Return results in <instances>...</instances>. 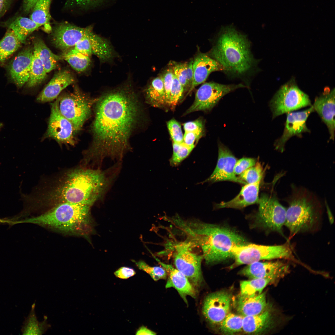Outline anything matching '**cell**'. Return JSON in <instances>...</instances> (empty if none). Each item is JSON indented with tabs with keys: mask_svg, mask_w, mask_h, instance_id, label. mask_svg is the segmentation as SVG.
I'll use <instances>...</instances> for the list:
<instances>
[{
	"mask_svg": "<svg viewBox=\"0 0 335 335\" xmlns=\"http://www.w3.org/2000/svg\"><path fill=\"white\" fill-rule=\"evenodd\" d=\"M96 102L92 142L84 154L86 165L107 157L121 159L130 149L129 139L142 112L139 100L129 85L105 93Z\"/></svg>",
	"mask_w": 335,
	"mask_h": 335,
	"instance_id": "obj_1",
	"label": "cell"
},
{
	"mask_svg": "<svg viewBox=\"0 0 335 335\" xmlns=\"http://www.w3.org/2000/svg\"><path fill=\"white\" fill-rule=\"evenodd\" d=\"M115 175L111 168L104 171L84 168L70 169L44 185L30 199L35 208H46L45 211L65 203L92 206L104 196Z\"/></svg>",
	"mask_w": 335,
	"mask_h": 335,
	"instance_id": "obj_2",
	"label": "cell"
},
{
	"mask_svg": "<svg viewBox=\"0 0 335 335\" xmlns=\"http://www.w3.org/2000/svg\"><path fill=\"white\" fill-rule=\"evenodd\" d=\"M170 223L193 246H198L206 264L212 265L233 259L232 248L249 243L243 236L228 227L196 219L173 216Z\"/></svg>",
	"mask_w": 335,
	"mask_h": 335,
	"instance_id": "obj_3",
	"label": "cell"
},
{
	"mask_svg": "<svg viewBox=\"0 0 335 335\" xmlns=\"http://www.w3.org/2000/svg\"><path fill=\"white\" fill-rule=\"evenodd\" d=\"M209 54L222 66L224 72L236 77L248 74L256 63L248 40L231 26L221 29Z\"/></svg>",
	"mask_w": 335,
	"mask_h": 335,
	"instance_id": "obj_4",
	"label": "cell"
},
{
	"mask_svg": "<svg viewBox=\"0 0 335 335\" xmlns=\"http://www.w3.org/2000/svg\"><path fill=\"white\" fill-rule=\"evenodd\" d=\"M91 207L79 203H61L27 221L64 234L87 237L92 230Z\"/></svg>",
	"mask_w": 335,
	"mask_h": 335,
	"instance_id": "obj_5",
	"label": "cell"
},
{
	"mask_svg": "<svg viewBox=\"0 0 335 335\" xmlns=\"http://www.w3.org/2000/svg\"><path fill=\"white\" fill-rule=\"evenodd\" d=\"M287 199L284 226L291 235L314 230L322 214V204L318 197L308 189L293 186Z\"/></svg>",
	"mask_w": 335,
	"mask_h": 335,
	"instance_id": "obj_6",
	"label": "cell"
},
{
	"mask_svg": "<svg viewBox=\"0 0 335 335\" xmlns=\"http://www.w3.org/2000/svg\"><path fill=\"white\" fill-rule=\"evenodd\" d=\"M234 262L232 269L263 260L285 259L297 261L291 246L288 243L276 245H263L248 243L235 246L231 249Z\"/></svg>",
	"mask_w": 335,
	"mask_h": 335,
	"instance_id": "obj_7",
	"label": "cell"
},
{
	"mask_svg": "<svg viewBox=\"0 0 335 335\" xmlns=\"http://www.w3.org/2000/svg\"><path fill=\"white\" fill-rule=\"evenodd\" d=\"M56 100L60 113L71 122L76 133L79 132L90 116L95 100L77 89Z\"/></svg>",
	"mask_w": 335,
	"mask_h": 335,
	"instance_id": "obj_8",
	"label": "cell"
},
{
	"mask_svg": "<svg viewBox=\"0 0 335 335\" xmlns=\"http://www.w3.org/2000/svg\"><path fill=\"white\" fill-rule=\"evenodd\" d=\"M193 246L188 241L176 243L173 253L174 263L176 268L182 273L197 289L203 282L201 264L203 257L193 252Z\"/></svg>",
	"mask_w": 335,
	"mask_h": 335,
	"instance_id": "obj_9",
	"label": "cell"
},
{
	"mask_svg": "<svg viewBox=\"0 0 335 335\" xmlns=\"http://www.w3.org/2000/svg\"><path fill=\"white\" fill-rule=\"evenodd\" d=\"M273 118L307 106H311L308 96L293 79L282 86L270 102Z\"/></svg>",
	"mask_w": 335,
	"mask_h": 335,
	"instance_id": "obj_10",
	"label": "cell"
},
{
	"mask_svg": "<svg viewBox=\"0 0 335 335\" xmlns=\"http://www.w3.org/2000/svg\"><path fill=\"white\" fill-rule=\"evenodd\" d=\"M257 203L258 208L255 219L258 225L268 231L282 234L286 208L280 203L275 194H262Z\"/></svg>",
	"mask_w": 335,
	"mask_h": 335,
	"instance_id": "obj_11",
	"label": "cell"
},
{
	"mask_svg": "<svg viewBox=\"0 0 335 335\" xmlns=\"http://www.w3.org/2000/svg\"><path fill=\"white\" fill-rule=\"evenodd\" d=\"M245 87L246 86L242 84H223L212 82L204 83L197 90L193 104L185 114L210 109L226 94L236 89Z\"/></svg>",
	"mask_w": 335,
	"mask_h": 335,
	"instance_id": "obj_12",
	"label": "cell"
},
{
	"mask_svg": "<svg viewBox=\"0 0 335 335\" xmlns=\"http://www.w3.org/2000/svg\"><path fill=\"white\" fill-rule=\"evenodd\" d=\"M76 133L72 123L60 112L57 100L52 103L46 136L60 144L74 145Z\"/></svg>",
	"mask_w": 335,
	"mask_h": 335,
	"instance_id": "obj_13",
	"label": "cell"
},
{
	"mask_svg": "<svg viewBox=\"0 0 335 335\" xmlns=\"http://www.w3.org/2000/svg\"><path fill=\"white\" fill-rule=\"evenodd\" d=\"M232 295L224 291L212 293L204 299L202 306L203 315L212 325H218L230 312Z\"/></svg>",
	"mask_w": 335,
	"mask_h": 335,
	"instance_id": "obj_14",
	"label": "cell"
},
{
	"mask_svg": "<svg viewBox=\"0 0 335 335\" xmlns=\"http://www.w3.org/2000/svg\"><path fill=\"white\" fill-rule=\"evenodd\" d=\"M309 109L301 111L290 112L287 114V118L284 132L281 136L274 143L275 149L280 152L285 150V144L291 137L296 136L300 138L304 132H310L306 122L310 114L314 111L312 105Z\"/></svg>",
	"mask_w": 335,
	"mask_h": 335,
	"instance_id": "obj_15",
	"label": "cell"
},
{
	"mask_svg": "<svg viewBox=\"0 0 335 335\" xmlns=\"http://www.w3.org/2000/svg\"><path fill=\"white\" fill-rule=\"evenodd\" d=\"M289 270L288 263L277 259L273 261H259L247 265L239 274L250 279L269 278L275 281L283 277Z\"/></svg>",
	"mask_w": 335,
	"mask_h": 335,
	"instance_id": "obj_16",
	"label": "cell"
},
{
	"mask_svg": "<svg viewBox=\"0 0 335 335\" xmlns=\"http://www.w3.org/2000/svg\"><path fill=\"white\" fill-rule=\"evenodd\" d=\"M218 154L216 167L205 182L229 181L241 184L246 183L236 176L234 168L237 159L230 150L222 143L218 144Z\"/></svg>",
	"mask_w": 335,
	"mask_h": 335,
	"instance_id": "obj_17",
	"label": "cell"
},
{
	"mask_svg": "<svg viewBox=\"0 0 335 335\" xmlns=\"http://www.w3.org/2000/svg\"><path fill=\"white\" fill-rule=\"evenodd\" d=\"M92 29V27L90 26L83 28L67 22L62 23L55 28L52 34V42L57 48L65 51L74 47Z\"/></svg>",
	"mask_w": 335,
	"mask_h": 335,
	"instance_id": "obj_18",
	"label": "cell"
},
{
	"mask_svg": "<svg viewBox=\"0 0 335 335\" xmlns=\"http://www.w3.org/2000/svg\"><path fill=\"white\" fill-rule=\"evenodd\" d=\"M335 89L330 90L327 88L319 96L315 99L312 105L314 111L317 112L326 125L330 135V139H334Z\"/></svg>",
	"mask_w": 335,
	"mask_h": 335,
	"instance_id": "obj_19",
	"label": "cell"
},
{
	"mask_svg": "<svg viewBox=\"0 0 335 335\" xmlns=\"http://www.w3.org/2000/svg\"><path fill=\"white\" fill-rule=\"evenodd\" d=\"M153 256L156 261L167 271L168 279L165 285L166 288H175L186 304H188L187 299L188 296L194 298L196 297L197 290L182 273L172 265L165 263Z\"/></svg>",
	"mask_w": 335,
	"mask_h": 335,
	"instance_id": "obj_20",
	"label": "cell"
},
{
	"mask_svg": "<svg viewBox=\"0 0 335 335\" xmlns=\"http://www.w3.org/2000/svg\"><path fill=\"white\" fill-rule=\"evenodd\" d=\"M33 49L26 48L20 52L11 63V77L17 87L20 88L27 82L30 74Z\"/></svg>",
	"mask_w": 335,
	"mask_h": 335,
	"instance_id": "obj_21",
	"label": "cell"
},
{
	"mask_svg": "<svg viewBox=\"0 0 335 335\" xmlns=\"http://www.w3.org/2000/svg\"><path fill=\"white\" fill-rule=\"evenodd\" d=\"M73 75L69 71L61 70L56 73L37 96V100L45 103L56 99L62 91L74 83Z\"/></svg>",
	"mask_w": 335,
	"mask_h": 335,
	"instance_id": "obj_22",
	"label": "cell"
},
{
	"mask_svg": "<svg viewBox=\"0 0 335 335\" xmlns=\"http://www.w3.org/2000/svg\"><path fill=\"white\" fill-rule=\"evenodd\" d=\"M193 79L188 95L196 86L204 82L212 72L223 71L222 66L208 55L201 53L193 60Z\"/></svg>",
	"mask_w": 335,
	"mask_h": 335,
	"instance_id": "obj_23",
	"label": "cell"
},
{
	"mask_svg": "<svg viewBox=\"0 0 335 335\" xmlns=\"http://www.w3.org/2000/svg\"><path fill=\"white\" fill-rule=\"evenodd\" d=\"M261 181L246 184L243 186L239 194L234 198L227 202H222L216 205L217 208H243L257 203L259 199V193Z\"/></svg>",
	"mask_w": 335,
	"mask_h": 335,
	"instance_id": "obj_24",
	"label": "cell"
},
{
	"mask_svg": "<svg viewBox=\"0 0 335 335\" xmlns=\"http://www.w3.org/2000/svg\"><path fill=\"white\" fill-rule=\"evenodd\" d=\"M234 300L237 311L243 317L258 315L267 309V303L265 292L253 296L240 294Z\"/></svg>",
	"mask_w": 335,
	"mask_h": 335,
	"instance_id": "obj_25",
	"label": "cell"
},
{
	"mask_svg": "<svg viewBox=\"0 0 335 335\" xmlns=\"http://www.w3.org/2000/svg\"><path fill=\"white\" fill-rule=\"evenodd\" d=\"M273 321L271 313L266 309L258 315L243 317L242 331L248 334H260L271 327Z\"/></svg>",
	"mask_w": 335,
	"mask_h": 335,
	"instance_id": "obj_26",
	"label": "cell"
},
{
	"mask_svg": "<svg viewBox=\"0 0 335 335\" xmlns=\"http://www.w3.org/2000/svg\"><path fill=\"white\" fill-rule=\"evenodd\" d=\"M35 307L34 302L32 305L28 316L25 318L21 329L23 335H42L51 327L48 323L46 316H44L42 321L40 322L38 321L35 313Z\"/></svg>",
	"mask_w": 335,
	"mask_h": 335,
	"instance_id": "obj_27",
	"label": "cell"
},
{
	"mask_svg": "<svg viewBox=\"0 0 335 335\" xmlns=\"http://www.w3.org/2000/svg\"><path fill=\"white\" fill-rule=\"evenodd\" d=\"M146 102L152 106L160 107L166 105L164 89L162 76L153 79L145 91Z\"/></svg>",
	"mask_w": 335,
	"mask_h": 335,
	"instance_id": "obj_28",
	"label": "cell"
},
{
	"mask_svg": "<svg viewBox=\"0 0 335 335\" xmlns=\"http://www.w3.org/2000/svg\"><path fill=\"white\" fill-rule=\"evenodd\" d=\"M41 26L30 18L19 16L13 20L9 25L21 43H25L28 36Z\"/></svg>",
	"mask_w": 335,
	"mask_h": 335,
	"instance_id": "obj_29",
	"label": "cell"
},
{
	"mask_svg": "<svg viewBox=\"0 0 335 335\" xmlns=\"http://www.w3.org/2000/svg\"><path fill=\"white\" fill-rule=\"evenodd\" d=\"M52 0H38L34 6L30 18L41 26H43L45 30H51L50 25L51 17L50 7Z\"/></svg>",
	"mask_w": 335,
	"mask_h": 335,
	"instance_id": "obj_30",
	"label": "cell"
},
{
	"mask_svg": "<svg viewBox=\"0 0 335 335\" xmlns=\"http://www.w3.org/2000/svg\"><path fill=\"white\" fill-rule=\"evenodd\" d=\"M33 44V49L37 52L47 73L55 69L57 61L60 60L62 57L52 53L40 38L34 39Z\"/></svg>",
	"mask_w": 335,
	"mask_h": 335,
	"instance_id": "obj_31",
	"label": "cell"
},
{
	"mask_svg": "<svg viewBox=\"0 0 335 335\" xmlns=\"http://www.w3.org/2000/svg\"><path fill=\"white\" fill-rule=\"evenodd\" d=\"M21 44L13 31L8 29L0 41V63L16 52L20 47Z\"/></svg>",
	"mask_w": 335,
	"mask_h": 335,
	"instance_id": "obj_32",
	"label": "cell"
},
{
	"mask_svg": "<svg viewBox=\"0 0 335 335\" xmlns=\"http://www.w3.org/2000/svg\"><path fill=\"white\" fill-rule=\"evenodd\" d=\"M241 281L240 294L248 296L259 295L262 292L266 287L275 281L269 278H257Z\"/></svg>",
	"mask_w": 335,
	"mask_h": 335,
	"instance_id": "obj_33",
	"label": "cell"
},
{
	"mask_svg": "<svg viewBox=\"0 0 335 335\" xmlns=\"http://www.w3.org/2000/svg\"><path fill=\"white\" fill-rule=\"evenodd\" d=\"M47 74L37 52L33 49L30 74L26 83L27 87H31L38 85L46 78Z\"/></svg>",
	"mask_w": 335,
	"mask_h": 335,
	"instance_id": "obj_34",
	"label": "cell"
},
{
	"mask_svg": "<svg viewBox=\"0 0 335 335\" xmlns=\"http://www.w3.org/2000/svg\"><path fill=\"white\" fill-rule=\"evenodd\" d=\"M243 316L230 312L219 324L220 332L225 334H233L243 329Z\"/></svg>",
	"mask_w": 335,
	"mask_h": 335,
	"instance_id": "obj_35",
	"label": "cell"
},
{
	"mask_svg": "<svg viewBox=\"0 0 335 335\" xmlns=\"http://www.w3.org/2000/svg\"><path fill=\"white\" fill-rule=\"evenodd\" d=\"M62 57L74 69L78 72L85 71L91 63L90 56L76 51L73 49L64 54Z\"/></svg>",
	"mask_w": 335,
	"mask_h": 335,
	"instance_id": "obj_36",
	"label": "cell"
},
{
	"mask_svg": "<svg viewBox=\"0 0 335 335\" xmlns=\"http://www.w3.org/2000/svg\"><path fill=\"white\" fill-rule=\"evenodd\" d=\"M264 172L262 166L258 162L255 165L243 172L239 177L246 184L253 183L261 182Z\"/></svg>",
	"mask_w": 335,
	"mask_h": 335,
	"instance_id": "obj_37",
	"label": "cell"
},
{
	"mask_svg": "<svg viewBox=\"0 0 335 335\" xmlns=\"http://www.w3.org/2000/svg\"><path fill=\"white\" fill-rule=\"evenodd\" d=\"M132 261L139 269L148 274L154 281L166 279L167 277V271L162 267L151 266L142 260L137 261L134 260H132Z\"/></svg>",
	"mask_w": 335,
	"mask_h": 335,
	"instance_id": "obj_38",
	"label": "cell"
},
{
	"mask_svg": "<svg viewBox=\"0 0 335 335\" xmlns=\"http://www.w3.org/2000/svg\"><path fill=\"white\" fill-rule=\"evenodd\" d=\"M172 147L173 154L170 161L172 166L178 165L189 155L194 148L188 146L183 143L174 142L173 143Z\"/></svg>",
	"mask_w": 335,
	"mask_h": 335,
	"instance_id": "obj_39",
	"label": "cell"
},
{
	"mask_svg": "<svg viewBox=\"0 0 335 335\" xmlns=\"http://www.w3.org/2000/svg\"><path fill=\"white\" fill-rule=\"evenodd\" d=\"M184 89L174 74L171 87L168 105L173 109L182 98Z\"/></svg>",
	"mask_w": 335,
	"mask_h": 335,
	"instance_id": "obj_40",
	"label": "cell"
},
{
	"mask_svg": "<svg viewBox=\"0 0 335 335\" xmlns=\"http://www.w3.org/2000/svg\"><path fill=\"white\" fill-rule=\"evenodd\" d=\"M167 127L173 142L183 143V135L181 125L176 120L171 119L167 123Z\"/></svg>",
	"mask_w": 335,
	"mask_h": 335,
	"instance_id": "obj_41",
	"label": "cell"
},
{
	"mask_svg": "<svg viewBox=\"0 0 335 335\" xmlns=\"http://www.w3.org/2000/svg\"><path fill=\"white\" fill-rule=\"evenodd\" d=\"M187 63H177L173 65L172 69L174 74L182 86L184 91L189 88L187 80Z\"/></svg>",
	"mask_w": 335,
	"mask_h": 335,
	"instance_id": "obj_42",
	"label": "cell"
},
{
	"mask_svg": "<svg viewBox=\"0 0 335 335\" xmlns=\"http://www.w3.org/2000/svg\"><path fill=\"white\" fill-rule=\"evenodd\" d=\"M165 92L166 105H168L171 87L174 74L173 69H167L164 74L161 75Z\"/></svg>",
	"mask_w": 335,
	"mask_h": 335,
	"instance_id": "obj_43",
	"label": "cell"
},
{
	"mask_svg": "<svg viewBox=\"0 0 335 335\" xmlns=\"http://www.w3.org/2000/svg\"><path fill=\"white\" fill-rule=\"evenodd\" d=\"M92 30L85 37L78 42L72 49L89 56L92 55L91 46L89 38V34Z\"/></svg>",
	"mask_w": 335,
	"mask_h": 335,
	"instance_id": "obj_44",
	"label": "cell"
},
{
	"mask_svg": "<svg viewBox=\"0 0 335 335\" xmlns=\"http://www.w3.org/2000/svg\"><path fill=\"white\" fill-rule=\"evenodd\" d=\"M257 163L256 159L250 158H243L237 161L234 168L236 175H240L244 171L254 166Z\"/></svg>",
	"mask_w": 335,
	"mask_h": 335,
	"instance_id": "obj_45",
	"label": "cell"
},
{
	"mask_svg": "<svg viewBox=\"0 0 335 335\" xmlns=\"http://www.w3.org/2000/svg\"><path fill=\"white\" fill-rule=\"evenodd\" d=\"M203 131L185 132L183 136V143L186 145L194 147L195 142L203 135Z\"/></svg>",
	"mask_w": 335,
	"mask_h": 335,
	"instance_id": "obj_46",
	"label": "cell"
},
{
	"mask_svg": "<svg viewBox=\"0 0 335 335\" xmlns=\"http://www.w3.org/2000/svg\"><path fill=\"white\" fill-rule=\"evenodd\" d=\"M183 128L185 132L203 131L204 124L202 120L198 119L185 123Z\"/></svg>",
	"mask_w": 335,
	"mask_h": 335,
	"instance_id": "obj_47",
	"label": "cell"
},
{
	"mask_svg": "<svg viewBox=\"0 0 335 335\" xmlns=\"http://www.w3.org/2000/svg\"><path fill=\"white\" fill-rule=\"evenodd\" d=\"M114 274L117 278L126 279L134 275L136 272L132 268L123 266L119 268Z\"/></svg>",
	"mask_w": 335,
	"mask_h": 335,
	"instance_id": "obj_48",
	"label": "cell"
},
{
	"mask_svg": "<svg viewBox=\"0 0 335 335\" xmlns=\"http://www.w3.org/2000/svg\"><path fill=\"white\" fill-rule=\"evenodd\" d=\"M193 60H191L187 63V80L190 88L192 85L193 79Z\"/></svg>",
	"mask_w": 335,
	"mask_h": 335,
	"instance_id": "obj_49",
	"label": "cell"
},
{
	"mask_svg": "<svg viewBox=\"0 0 335 335\" xmlns=\"http://www.w3.org/2000/svg\"><path fill=\"white\" fill-rule=\"evenodd\" d=\"M76 4L78 6L87 7L95 5L99 3L101 0H74Z\"/></svg>",
	"mask_w": 335,
	"mask_h": 335,
	"instance_id": "obj_50",
	"label": "cell"
},
{
	"mask_svg": "<svg viewBox=\"0 0 335 335\" xmlns=\"http://www.w3.org/2000/svg\"><path fill=\"white\" fill-rule=\"evenodd\" d=\"M38 0H24L23 8L24 11L28 13L32 11Z\"/></svg>",
	"mask_w": 335,
	"mask_h": 335,
	"instance_id": "obj_51",
	"label": "cell"
},
{
	"mask_svg": "<svg viewBox=\"0 0 335 335\" xmlns=\"http://www.w3.org/2000/svg\"><path fill=\"white\" fill-rule=\"evenodd\" d=\"M156 334L155 332L144 326H142L140 327L136 333V334L137 335H156Z\"/></svg>",
	"mask_w": 335,
	"mask_h": 335,
	"instance_id": "obj_52",
	"label": "cell"
},
{
	"mask_svg": "<svg viewBox=\"0 0 335 335\" xmlns=\"http://www.w3.org/2000/svg\"><path fill=\"white\" fill-rule=\"evenodd\" d=\"M11 0H0V17L6 12L11 2Z\"/></svg>",
	"mask_w": 335,
	"mask_h": 335,
	"instance_id": "obj_53",
	"label": "cell"
},
{
	"mask_svg": "<svg viewBox=\"0 0 335 335\" xmlns=\"http://www.w3.org/2000/svg\"><path fill=\"white\" fill-rule=\"evenodd\" d=\"M2 126V123H0V130L1 129Z\"/></svg>",
	"mask_w": 335,
	"mask_h": 335,
	"instance_id": "obj_54",
	"label": "cell"
}]
</instances>
